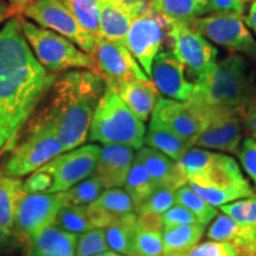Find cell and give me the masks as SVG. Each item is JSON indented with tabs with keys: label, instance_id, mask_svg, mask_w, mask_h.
<instances>
[{
	"label": "cell",
	"instance_id": "cell-28",
	"mask_svg": "<svg viewBox=\"0 0 256 256\" xmlns=\"http://www.w3.org/2000/svg\"><path fill=\"white\" fill-rule=\"evenodd\" d=\"M23 184L17 177L0 176V226L5 229H14L16 212L24 194Z\"/></svg>",
	"mask_w": 256,
	"mask_h": 256
},
{
	"label": "cell",
	"instance_id": "cell-9",
	"mask_svg": "<svg viewBox=\"0 0 256 256\" xmlns=\"http://www.w3.org/2000/svg\"><path fill=\"white\" fill-rule=\"evenodd\" d=\"M22 12L40 26L68 38L90 56L94 52L96 38L78 24L63 0H34L22 8Z\"/></svg>",
	"mask_w": 256,
	"mask_h": 256
},
{
	"label": "cell",
	"instance_id": "cell-2",
	"mask_svg": "<svg viewBox=\"0 0 256 256\" xmlns=\"http://www.w3.org/2000/svg\"><path fill=\"white\" fill-rule=\"evenodd\" d=\"M255 89V75L247 60L232 54L197 80L185 102L203 124L232 116L244 119Z\"/></svg>",
	"mask_w": 256,
	"mask_h": 256
},
{
	"label": "cell",
	"instance_id": "cell-23",
	"mask_svg": "<svg viewBox=\"0 0 256 256\" xmlns=\"http://www.w3.org/2000/svg\"><path fill=\"white\" fill-rule=\"evenodd\" d=\"M151 11L164 17L171 24H190L210 12L209 0H152Z\"/></svg>",
	"mask_w": 256,
	"mask_h": 256
},
{
	"label": "cell",
	"instance_id": "cell-34",
	"mask_svg": "<svg viewBox=\"0 0 256 256\" xmlns=\"http://www.w3.org/2000/svg\"><path fill=\"white\" fill-rule=\"evenodd\" d=\"M90 204L102 208L116 218L128 215V214L136 212L132 198L130 197L126 190H122L120 188H107L102 192L98 200Z\"/></svg>",
	"mask_w": 256,
	"mask_h": 256
},
{
	"label": "cell",
	"instance_id": "cell-45",
	"mask_svg": "<svg viewBox=\"0 0 256 256\" xmlns=\"http://www.w3.org/2000/svg\"><path fill=\"white\" fill-rule=\"evenodd\" d=\"M138 226L142 230L154 232H164V224H162V217L160 214L145 211V212L136 214Z\"/></svg>",
	"mask_w": 256,
	"mask_h": 256
},
{
	"label": "cell",
	"instance_id": "cell-11",
	"mask_svg": "<svg viewBox=\"0 0 256 256\" xmlns=\"http://www.w3.org/2000/svg\"><path fill=\"white\" fill-rule=\"evenodd\" d=\"M101 150L100 146L89 144L62 153L42 166L52 176L50 194L68 191L83 179L90 177L98 166Z\"/></svg>",
	"mask_w": 256,
	"mask_h": 256
},
{
	"label": "cell",
	"instance_id": "cell-35",
	"mask_svg": "<svg viewBox=\"0 0 256 256\" xmlns=\"http://www.w3.org/2000/svg\"><path fill=\"white\" fill-rule=\"evenodd\" d=\"M104 191V186L98 176L83 179L72 188L64 192L66 203L72 206H89L92 202L98 200L100 194Z\"/></svg>",
	"mask_w": 256,
	"mask_h": 256
},
{
	"label": "cell",
	"instance_id": "cell-32",
	"mask_svg": "<svg viewBox=\"0 0 256 256\" xmlns=\"http://www.w3.org/2000/svg\"><path fill=\"white\" fill-rule=\"evenodd\" d=\"M54 226L66 232L81 235L94 229L87 212V206H64L57 214Z\"/></svg>",
	"mask_w": 256,
	"mask_h": 256
},
{
	"label": "cell",
	"instance_id": "cell-1",
	"mask_svg": "<svg viewBox=\"0 0 256 256\" xmlns=\"http://www.w3.org/2000/svg\"><path fill=\"white\" fill-rule=\"evenodd\" d=\"M57 78L34 57L20 18L10 19L0 31V156L14 151L25 124Z\"/></svg>",
	"mask_w": 256,
	"mask_h": 256
},
{
	"label": "cell",
	"instance_id": "cell-17",
	"mask_svg": "<svg viewBox=\"0 0 256 256\" xmlns=\"http://www.w3.org/2000/svg\"><path fill=\"white\" fill-rule=\"evenodd\" d=\"M243 124V119L240 116L214 121L202 130L192 142V146L238 153Z\"/></svg>",
	"mask_w": 256,
	"mask_h": 256
},
{
	"label": "cell",
	"instance_id": "cell-37",
	"mask_svg": "<svg viewBox=\"0 0 256 256\" xmlns=\"http://www.w3.org/2000/svg\"><path fill=\"white\" fill-rule=\"evenodd\" d=\"M108 250L104 229L94 228L78 236L75 256H94Z\"/></svg>",
	"mask_w": 256,
	"mask_h": 256
},
{
	"label": "cell",
	"instance_id": "cell-38",
	"mask_svg": "<svg viewBox=\"0 0 256 256\" xmlns=\"http://www.w3.org/2000/svg\"><path fill=\"white\" fill-rule=\"evenodd\" d=\"M174 190L158 186L154 191L142 202L140 206L136 208V214L145 212V211H151L162 215L165 211L171 209L176 206V196Z\"/></svg>",
	"mask_w": 256,
	"mask_h": 256
},
{
	"label": "cell",
	"instance_id": "cell-20",
	"mask_svg": "<svg viewBox=\"0 0 256 256\" xmlns=\"http://www.w3.org/2000/svg\"><path fill=\"white\" fill-rule=\"evenodd\" d=\"M113 87L138 119L146 122L160 98L159 90L151 80L122 82Z\"/></svg>",
	"mask_w": 256,
	"mask_h": 256
},
{
	"label": "cell",
	"instance_id": "cell-27",
	"mask_svg": "<svg viewBox=\"0 0 256 256\" xmlns=\"http://www.w3.org/2000/svg\"><path fill=\"white\" fill-rule=\"evenodd\" d=\"M148 147L164 153L174 162L179 159L191 148V145L185 140L176 136L174 132L162 124L151 121L148 132L145 134V142Z\"/></svg>",
	"mask_w": 256,
	"mask_h": 256
},
{
	"label": "cell",
	"instance_id": "cell-8",
	"mask_svg": "<svg viewBox=\"0 0 256 256\" xmlns=\"http://www.w3.org/2000/svg\"><path fill=\"white\" fill-rule=\"evenodd\" d=\"M171 31L172 24L153 11L136 18L130 24L124 40V46L142 66L148 78L152 72L153 60L165 40L171 42L174 46Z\"/></svg>",
	"mask_w": 256,
	"mask_h": 256
},
{
	"label": "cell",
	"instance_id": "cell-55",
	"mask_svg": "<svg viewBox=\"0 0 256 256\" xmlns=\"http://www.w3.org/2000/svg\"><path fill=\"white\" fill-rule=\"evenodd\" d=\"M240 256H256V255H240Z\"/></svg>",
	"mask_w": 256,
	"mask_h": 256
},
{
	"label": "cell",
	"instance_id": "cell-4",
	"mask_svg": "<svg viewBox=\"0 0 256 256\" xmlns=\"http://www.w3.org/2000/svg\"><path fill=\"white\" fill-rule=\"evenodd\" d=\"M89 140L104 146L121 145L133 150H140L145 142V124L108 83L94 110Z\"/></svg>",
	"mask_w": 256,
	"mask_h": 256
},
{
	"label": "cell",
	"instance_id": "cell-15",
	"mask_svg": "<svg viewBox=\"0 0 256 256\" xmlns=\"http://www.w3.org/2000/svg\"><path fill=\"white\" fill-rule=\"evenodd\" d=\"M150 78L159 92L171 100L186 102L194 88L185 76L184 64L171 50H162L156 56Z\"/></svg>",
	"mask_w": 256,
	"mask_h": 256
},
{
	"label": "cell",
	"instance_id": "cell-46",
	"mask_svg": "<svg viewBox=\"0 0 256 256\" xmlns=\"http://www.w3.org/2000/svg\"><path fill=\"white\" fill-rule=\"evenodd\" d=\"M87 212L89 220H90V223L92 224L94 228L104 229L116 220V217H114L112 214L108 212V211L104 210L100 206H92V204L87 206Z\"/></svg>",
	"mask_w": 256,
	"mask_h": 256
},
{
	"label": "cell",
	"instance_id": "cell-19",
	"mask_svg": "<svg viewBox=\"0 0 256 256\" xmlns=\"http://www.w3.org/2000/svg\"><path fill=\"white\" fill-rule=\"evenodd\" d=\"M136 158L147 170L156 186L176 191L188 184V180L179 170L177 162H172V159L164 153L147 146L142 147L138 151Z\"/></svg>",
	"mask_w": 256,
	"mask_h": 256
},
{
	"label": "cell",
	"instance_id": "cell-51",
	"mask_svg": "<svg viewBox=\"0 0 256 256\" xmlns=\"http://www.w3.org/2000/svg\"><path fill=\"white\" fill-rule=\"evenodd\" d=\"M10 12H11V8H10V6L6 4L4 0H0V23H2L4 19L8 18Z\"/></svg>",
	"mask_w": 256,
	"mask_h": 256
},
{
	"label": "cell",
	"instance_id": "cell-39",
	"mask_svg": "<svg viewBox=\"0 0 256 256\" xmlns=\"http://www.w3.org/2000/svg\"><path fill=\"white\" fill-rule=\"evenodd\" d=\"M134 249L136 256H164L162 232H147L138 226Z\"/></svg>",
	"mask_w": 256,
	"mask_h": 256
},
{
	"label": "cell",
	"instance_id": "cell-6",
	"mask_svg": "<svg viewBox=\"0 0 256 256\" xmlns=\"http://www.w3.org/2000/svg\"><path fill=\"white\" fill-rule=\"evenodd\" d=\"M63 152V145L52 124L42 114L26 139L12 151L5 164V174L17 178L34 174Z\"/></svg>",
	"mask_w": 256,
	"mask_h": 256
},
{
	"label": "cell",
	"instance_id": "cell-47",
	"mask_svg": "<svg viewBox=\"0 0 256 256\" xmlns=\"http://www.w3.org/2000/svg\"><path fill=\"white\" fill-rule=\"evenodd\" d=\"M210 12H234L243 16L244 2L243 0H209Z\"/></svg>",
	"mask_w": 256,
	"mask_h": 256
},
{
	"label": "cell",
	"instance_id": "cell-40",
	"mask_svg": "<svg viewBox=\"0 0 256 256\" xmlns=\"http://www.w3.org/2000/svg\"><path fill=\"white\" fill-rule=\"evenodd\" d=\"M180 256H240V252L229 242L206 241L196 244Z\"/></svg>",
	"mask_w": 256,
	"mask_h": 256
},
{
	"label": "cell",
	"instance_id": "cell-33",
	"mask_svg": "<svg viewBox=\"0 0 256 256\" xmlns=\"http://www.w3.org/2000/svg\"><path fill=\"white\" fill-rule=\"evenodd\" d=\"M188 184L192 190L196 191L200 197H203L212 206H222L224 204H228L229 202L247 198L254 194L248 182L229 188H210L198 186V185L192 183Z\"/></svg>",
	"mask_w": 256,
	"mask_h": 256
},
{
	"label": "cell",
	"instance_id": "cell-25",
	"mask_svg": "<svg viewBox=\"0 0 256 256\" xmlns=\"http://www.w3.org/2000/svg\"><path fill=\"white\" fill-rule=\"evenodd\" d=\"M101 14L100 37L124 44V40L134 19L121 10L113 0H98Z\"/></svg>",
	"mask_w": 256,
	"mask_h": 256
},
{
	"label": "cell",
	"instance_id": "cell-14",
	"mask_svg": "<svg viewBox=\"0 0 256 256\" xmlns=\"http://www.w3.org/2000/svg\"><path fill=\"white\" fill-rule=\"evenodd\" d=\"M66 206L64 192L23 194L16 212L14 229L25 238H31L52 226L62 206Z\"/></svg>",
	"mask_w": 256,
	"mask_h": 256
},
{
	"label": "cell",
	"instance_id": "cell-10",
	"mask_svg": "<svg viewBox=\"0 0 256 256\" xmlns=\"http://www.w3.org/2000/svg\"><path fill=\"white\" fill-rule=\"evenodd\" d=\"M243 18L234 12H217L206 18L194 19L190 25L214 43L256 60V40L246 28Z\"/></svg>",
	"mask_w": 256,
	"mask_h": 256
},
{
	"label": "cell",
	"instance_id": "cell-24",
	"mask_svg": "<svg viewBox=\"0 0 256 256\" xmlns=\"http://www.w3.org/2000/svg\"><path fill=\"white\" fill-rule=\"evenodd\" d=\"M138 230L136 214L119 217L104 228L106 241L110 250L122 256H136V234Z\"/></svg>",
	"mask_w": 256,
	"mask_h": 256
},
{
	"label": "cell",
	"instance_id": "cell-48",
	"mask_svg": "<svg viewBox=\"0 0 256 256\" xmlns=\"http://www.w3.org/2000/svg\"><path fill=\"white\" fill-rule=\"evenodd\" d=\"M243 122H244V126L248 130V132L256 140V108L249 106L244 119H243Z\"/></svg>",
	"mask_w": 256,
	"mask_h": 256
},
{
	"label": "cell",
	"instance_id": "cell-7",
	"mask_svg": "<svg viewBox=\"0 0 256 256\" xmlns=\"http://www.w3.org/2000/svg\"><path fill=\"white\" fill-rule=\"evenodd\" d=\"M176 162L188 183L202 188H229L247 182L232 158L206 150L190 148Z\"/></svg>",
	"mask_w": 256,
	"mask_h": 256
},
{
	"label": "cell",
	"instance_id": "cell-49",
	"mask_svg": "<svg viewBox=\"0 0 256 256\" xmlns=\"http://www.w3.org/2000/svg\"><path fill=\"white\" fill-rule=\"evenodd\" d=\"M12 238H14V230L5 229L0 226V252H2L11 244Z\"/></svg>",
	"mask_w": 256,
	"mask_h": 256
},
{
	"label": "cell",
	"instance_id": "cell-56",
	"mask_svg": "<svg viewBox=\"0 0 256 256\" xmlns=\"http://www.w3.org/2000/svg\"><path fill=\"white\" fill-rule=\"evenodd\" d=\"M243 2H249V0H243Z\"/></svg>",
	"mask_w": 256,
	"mask_h": 256
},
{
	"label": "cell",
	"instance_id": "cell-5",
	"mask_svg": "<svg viewBox=\"0 0 256 256\" xmlns=\"http://www.w3.org/2000/svg\"><path fill=\"white\" fill-rule=\"evenodd\" d=\"M22 30L38 62L49 72L57 74L70 69L96 72L92 56L76 46L68 38L20 18Z\"/></svg>",
	"mask_w": 256,
	"mask_h": 256
},
{
	"label": "cell",
	"instance_id": "cell-26",
	"mask_svg": "<svg viewBox=\"0 0 256 256\" xmlns=\"http://www.w3.org/2000/svg\"><path fill=\"white\" fill-rule=\"evenodd\" d=\"M206 232L203 224H185L172 226L162 232L164 256H180L200 242Z\"/></svg>",
	"mask_w": 256,
	"mask_h": 256
},
{
	"label": "cell",
	"instance_id": "cell-22",
	"mask_svg": "<svg viewBox=\"0 0 256 256\" xmlns=\"http://www.w3.org/2000/svg\"><path fill=\"white\" fill-rule=\"evenodd\" d=\"M211 241L229 242L238 249L240 255H256V234L236 223L226 214L217 216L208 232Z\"/></svg>",
	"mask_w": 256,
	"mask_h": 256
},
{
	"label": "cell",
	"instance_id": "cell-3",
	"mask_svg": "<svg viewBox=\"0 0 256 256\" xmlns=\"http://www.w3.org/2000/svg\"><path fill=\"white\" fill-rule=\"evenodd\" d=\"M104 87V80L92 70L80 69L57 78L50 90V106L43 115L52 124L64 152L78 148L87 140Z\"/></svg>",
	"mask_w": 256,
	"mask_h": 256
},
{
	"label": "cell",
	"instance_id": "cell-36",
	"mask_svg": "<svg viewBox=\"0 0 256 256\" xmlns=\"http://www.w3.org/2000/svg\"><path fill=\"white\" fill-rule=\"evenodd\" d=\"M220 211L226 215L256 234V194H252L244 200H240L232 203L224 204L220 208Z\"/></svg>",
	"mask_w": 256,
	"mask_h": 256
},
{
	"label": "cell",
	"instance_id": "cell-43",
	"mask_svg": "<svg viewBox=\"0 0 256 256\" xmlns=\"http://www.w3.org/2000/svg\"><path fill=\"white\" fill-rule=\"evenodd\" d=\"M238 158L243 168L256 185V140L254 138H246L238 151Z\"/></svg>",
	"mask_w": 256,
	"mask_h": 256
},
{
	"label": "cell",
	"instance_id": "cell-54",
	"mask_svg": "<svg viewBox=\"0 0 256 256\" xmlns=\"http://www.w3.org/2000/svg\"><path fill=\"white\" fill-rule=\"evenodd\" d=\"M250 106H252V107L256 108V82H255V89H254V94H252V98Z\"/></svg>",
	"mask_w": 256,
	"mask_h": 256
},
{
	"label": "cell",
	"instance_id": "cell-50",
	"mask_svg": "<svg viewBox=\"0 0 256 256\" xmlns=\"http://www.w3.org/2000/svg\"><path fill=\"white\" fill-rule=\"evenodd\" d=\"M244 22L247 23L249 28H252L254 32L256 34V0L252 2L250 6V10H249V14L247 17H244Z\"/></svg>",
	"mask_w": 256,
	"mask_h": 256
},
{
	"label": "cell",
	"instance_id": "cell-42",
	"mask_svg": "<svg viewBox=\"0 0 256 256\" xmlns=\"http://www.w3.org/2000/svg\"><path fill=\"white\" fill-rule=\"evenodd\" d=\"M162 224H164V229L172 228V226H185V224H197L198 222L197 217L191 212L190 210L183 206L176 204L165 211L162 215Z\"/></svg>",
	"mask_w": 256,
	"mask_h": 256
},
{
	"label": "cell",
	"instance_id": "cell-29",
	"mask_svg": "<svg viewBox=\"0 0 256 256\" xmlns=\"http://www.w3.org/2000/svg\"><path fill=\"white\" fill-rule=\"evenodd\" d=\"M158 188L152 180L147 170L136 158H134L133 165L128 174L127 180L124 183V190L134 203V210L142 203L156 188Z\"/></svg>",
	"mask_w": 256,
	"mask_h": 256
},
{
	"label": "cell",
	"instance_id": "cell-41",
	"mask_svg": "<svg viewBox=\"0 0 256 256\" xmlns=\"http://www.w3.org/2000/svg\"><path fill=\"white\" fill-rule=\"evenodd\" d=\"M52 184V176L46 170L40 168L24 182L23 191L25 194H50Z\"/></svg>",
	"mask_w": 256,
	"mask_h": 256
},
{
	"label": "cell",
	"instance_id": "cell-16",
	"mask_svg": "<svg viewBox=\"0 0 256 256\" xmlns=\"http://www.w3.org/2000/svg\"><path fill=\"white\" fill-rule=\"evenodd\" d=\"M151 121L168 128L191 146L203 130V124L186 104L171 98H159L152 112Z\"/></svg>",
	"mask_w": 256,
	"mask_h": 256
},
{
	"label": "cell",
	"instance_id": "cell-13",
	"mask_svg": "<svg viewBox=\"0 0 256 256\" xmlns=\"http://www.w3.org/2000/svg\"><path fill=\"white\" fill-rule=\"evenodd\" d=\"M171 37L174 40L172 51L196 81L206 76L216 64L218 51L190 24H172Z\"/></svg>",
	"mask_w": 256,
	"mask_h": 256
},
{
	"label": "cell",
	"instance_id": "cell-12",
	"mask_svg": "<svg viewBox=\"0 0 256 256\" xmlns=\"http://www.w3.org/2000/svg\"><path fill=\"white\" fill-rule=\"evenodd\" d=\"M92 56L95 60L96 72L100 74L106 83L112 86L136 80H150L130 51L122 43L98 37Z\"/></svg>",
	"mask_w": 256,
	"mask_h": 256
},
{
	"label": "cell",
	"instance_id": "cell-30",
	"mask_svg": "<svg viewBox=\"0 0 256 256\" xmlns=\"http://www.w3.org/2000/svg\"><path fill=\"white\" fill-rule=\"evenodd\" d=\"M78 24L95 38L100 37L101 14L98 0H63Z\"/></svg>",
	"mask_w": 256,
	"mask_h": 256
},
{
	"label": "cell",
	"instance_id": "cell-52",
	"mask_svg": "<svg viewBox=\"0 0 256 256\" xmlns=\"http://www.w3.org/2000/svg\"><path fill=\"white\" fill-rule=\"evenodd\" d=\"M12 5L16 6L18 8H24L25 6L30 5L31 2H34V0H8Z\"/></svg>",
	"mask_w": 256,
	"mask_h": 256
},
{
	"label": "cell",
	"instance_id": "cell-21",
	"mask_svg": "<svg viewBox=\"0 0 256 256\" xmlns=\"http://www.w3.org/2000/svg\"><path fill=\"white\" fill-rule=\"evenodd\" d=\"M78 236L52 226L28 238V256H75Z\"/></svg>",
	"mask_w": 256,
	"mask_h": 256
},
{
	"label": "cell",
	"instance_id": "cell-18",
	"mask_svg": "<svg viewBox=\"0 0 256 256\" xmlns=\"http://www.w3.org/2000/svg\"><path fill=\"white\" fill-rule=\"evenodd\" d=\"M134 158L133 148L127 146L106 145L101 150L95 174L100 178L106 190L124 186Z\"/></svg>",
	"mask_w": 256,
	"mask_h": 256
},
{
	"label": "cell",
	"instance_id": "cell-53",
	"mask_svg": "<svg viewBox=\"0 0 256 256\" xmlns=\"http://www.w3.org/2000/svg\"><path fill=\"white\" fill-rule=\"evenodd\" d=\"M94 256H122V255L118 254V252H114L112 250H108V252H101V254H98V255H94Z\"/></svg>",
	"mask_w": 256,
	"mask_h": 256
},
{
	"label": "cell",
	"instance_id": "cell-31",
	"mask_svg": "<svg viewBox=\"0 0 256 256\" xmlns=\"http://www.w3.org/2000/svg\"><path fill=\"white\" fill-rule=\"evenodd\" d=\"M176 204L183 206L191 211L197 217L198 222L203 226H208L215 217L218 216V211L215 206L200 197L196 191H194L188 186V184L183 185L174 192Z\"/></svg>",
	"mask_w": 256,
	"mask_h": 256
},
{
	"label": "cell",
	"instance_id": "cell-44",
	"mask_svg": "<svg viewBox=\"0 0 256 256\" xmlns=\"http://www.w3.org/2000/svg\"><path fill=\"white\" fill-rule=\"evenodd\" d=\"M113 2L133 19L151 11L152 0H113Z\"/></svg>",
	"mask_w": 256,
	"mask_h": 256
}]
</instances>
